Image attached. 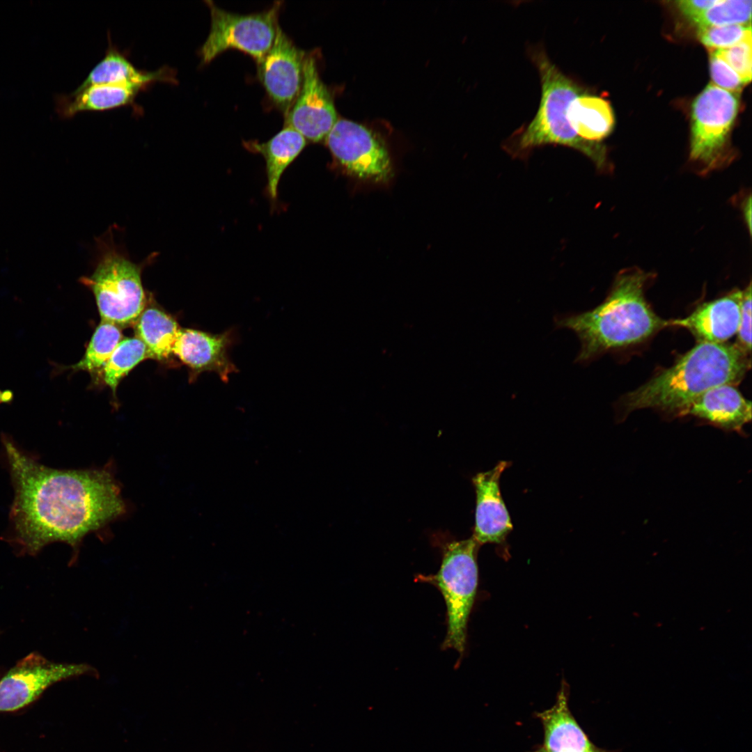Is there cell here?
I'll use <instances>...</instances> for the list:
<instances>
[{"label": "cell", "instance_id": "cell-14", "mask_svg": "<svg viewBox=\"0 0 752 752\" xmlns=\"http://www.w3.org/2000/svg\"><path fill=\"white\" fill-rule=\"evenodd\" d=\"M510 465L509 462L501 461L493 469L478 473L472 479L476 494L472 537L480 546L485 543L501 544L512 530L499 487L500 477Z\"/></svg>", "mask_w": 752, "mask_h": 752}, {"label": "cell", "instance_id": "cell-21", "mask_svg": "<svg viewBox=\"0 0 752 752\" xmlns=\"http://www.w3.org/2000/svg\"><path fill=\"white\" fill-rule=\"evenodd\" d=\"M146 88L141 86L99 84L77 88L68 96L61 97L58 111L69 118L81 112L104 111L132 105L137 95Z\"/></svg>", "mask_w": 752, "mask_h": 752}, {"label": "cell", "instance_id": "cell-2", "mask_svg": "<svg viewBox=\"0 0 752 752\" xmlns=\"http://www.w3.org/2000/svg\"><path fill=\"white\" fill-rule=\"evenodd\" d=\"M649 279L639 269H625L600 304L582 313L555 316L556 328L572 331L579 340L575 362L588 363L605 353L641 343L668 327L645 299Z\"/></svg>", "mask_w": 752, "mask_h": 752}, {"label": "cell", "instance_id": "cell-26", "mask_svg": "<svg viewBox=\"0 0 752 752\" xmlns=\"http://www.w3.org/2000/svg\"><path fill=\"white\" fill-rule=\"evenodd\" d=\"M698 36L700 42L712 52L751 39V26L750 24L698 28Z\"/></svg>", "mask_w": 752, "mask_h": 752}, {"label": "cell", "instance_id": "cell-6", "mask_svg": "<svg viewBox=\"0 0 752 752\" xmlns=\"http://www.w3.org/2000/svg\"><path fill=\"white\" fill-rule=\"evenodd\" d=\"M480 545L473 537L453 540L443 547L442 561L435 574H417L415 580L435 586L446 606L447 631L442 650L454 649L463 656L467 624L477 592V554Z\"/></svg>", "mask_w": 752, "mask_h": 752}, {"label": "cell", "instance_id": "cell-23", "mask_svg": "<svg viewBox=\"0 0 752 752\" xmlns=\"http://www.w3.org/2000/svg\"><path fill=\"white\" fill-rule=\"evenodd\" d=\"M122 339L120 327L113 323L101 320L91 338L82 359L79 362L72 366H65L49 361L54 368L51 373V377L66 370H72L73 372L84 370L90 373L99 372L102 370Z\"/></svg>", "mask_w": 752, "mask_h": 752}, {"label": "cell", "instance_id": "cell-1", "mask_svg": "<svg viewBox=\"0 0 752 752\" xmlns=\"http://www.w3.org/2000/svg\"><path fill=\"white\" fill-rule=\"evenodd\" d=\"M15 497L10 512L12 541L38 552L53 542L77 548L88 533L125 510L118 485L105 470L47 467L2 434Z\"/></svg>", "mask_w": 752, "mask_h": 752}, {"label": "cell", "instance_id": "cell-19", "mask_svg": "<svg viewBox=\"0 0 752 752\" xmlns=\"http://www.w3.org/2000/svg\"><path fill=\"white\" fill-rule=\"evenodd\" d=\"M306 144V139L288 126H284L265 142L260 143L256 140L243 141V146L247 150L260 154L265 160L266 191L272 204L277 201L278 186L283 173Z\"/></svg>", "mask_w": 752, "mask_h": 752}, {"label": "cell", "instance_id": "cell-10", "mask_svg": "<svg viewBox=\"0 0 752 752\" xmlns=\"http://www.w3.org/2000/svg\"><path fill=\"white\" fill-rule=\"evenodd\" d=\"M86 664L55 663L33 652L19 661L0 680V712L20 709L49 687L72 677L97 674Z\"/></svg>", "mask_w": 752, "mask_h": 752}, {"label": "cell", "instance_id": "cell-17", "mask_svg": "<svg viewBox=\"0 0 752 752\" xmlns=\"http://www.w3.org/2000/svg\"><path fill=\"white\" fill-rule=\"evenodd\" d=\"M568 698L567 685L563 684L556 703L536 714L542 724L544 740L534 752H586L595 747L572 714Z\"/></svg>", "mask_w": 752, "mask_h": 752}, {"label": "cell", "instance_id": "cell-27", "mask_svg": "<svg viewBox=\"0 0 752 752\" xmlns=\"http://www.w3.org/2000/svg\"><path fill=\"white\" fill-rule=\"evenodd\" d=\"M751 39H748L732 47L712 52L731 67L746 84L751 79Z\"/></svg>", "mask_w": 752, "mask_h": 752}, {"label": "cell", "instance_id": "cell-22", "mask_svg": "<svg viewBox=\"0 0 752 752\" xmlns=\"http://www.w3.org/2000/svg\"><path fill=\"white\" fill-rule=\"evenodd\" d=\"M134 327L135 336L146 345L149 358L168 359L180 329L178 322L159 308L147 305Z\"/></svg>", "mask_w": 752, "mask_h": 752}, {"label": "cell", "instance_id": "cell-9", "mask_svg": "<svg viewBox=\"0 0 752 752\" xmlns=\"http://www.w3.org/2000/svg\"><path fill=\"white\" fill-rule=\"evenodd\" d=\"M336 162L350 175L374 182L392 176L389 152L370 130L353 121L338 119L325 139Z\"/></svg>", "mask_w": 752, "mask_h": 752}, {"label": "cell", "instance_id": "cell-5", "mask_svg": "<svg viewBox=\"0 0 752 752\" xmlns=\"http://www.w3.org/2000/svg\"><path fill=\"white\" fill-rule=\"evenodd\" d=\"M109 237L98 240L99 255L93 272L79 281L94 295L101 320L119 327L134 325L147 306L142 283L143 269L154 261L157 253L135 263Z\"/></svg>", "mask_w": 752, "mask_h": 752}, {"label": "cell", "instance_id": "cell-34", "mask_svg": "<svg viewBox=\"0 0 752 752\" xmlns=\"http://www.w3.org/2000/svg\"><path fill=\"white\" fill-rule=\"evenodd\" d=\"M1 392H2V391H1V390H0V404L1 403Z\"/></svg>", "mask_w": 752, "mask_h": 752}, {"label": "cell", "instance_id": "cell-7", "mask_svg": "<svg viewBox=\"0 0 752 752\" xmlns=\"http://www.w3.org/2000/svg\"><path fill=\"white\" fill-rule=\"evenodd\" d=\"M211 17L210 29L198 51L202 64H207L228 49H237L258 63L272 47L279 25L282 1L257 13L239 14L226 11L205 1Z\"/></svg>", "mask_w": 752, "mask_h": 752}, {"label": "cell", "instance_id": "cell-12", "mask_svg": "<svg viewBox=\"0 0 752 752\" xmlns=\"http://www.w3.org/2000/svg\"><path fill=\"white\" fill-rule=\"evenodd\" d=\"M285 118V126L313 143L325 140L338 120L333 100L320 77L312 54L306 56L300 92Z\"/></svg>", "mask_w": 752, "mask_h": 752}, {"label": "cell", "instance_id": "cell-4", "mask_svg": "<svg viewBox=\"0 0 752 752\" xmlns=\"http://www.w3.org/2000/svg\"><path fill=\"white\" fill-rule=\"evenodd\" d=\"M528 52L540 75V104L533 120L507 140L506 149L514 156H523L537 147L560 145L582 152L598 168H605L606 162L603 147L578 136L567 119L570 103L586 88L579 81L564 74L550 60L542 46H531Z\"/></svg>", "mask_w": 752, "mask_h": 752}, {"label": "cell", "instance_id": "cell-11", "mask_svg": "<svg viewBox=\"0 0 752 752\" xmlns=\"http://www.w3.org/2000/svg\"><path fill=\"white\" fill-rule=\"evenodd\" d=\"M306 56L279 26L272 47L257 63L260 81L285 116L300 92Z\"/></svg>", "mask_w": 752, "mask_h": 752}, {"label": "cell", "instance_id": "cell-20", "mask_svg": "<svg viewBox=\"0 0 752 752\" xmlns=\"http://www.w3.org/2000/svg\"><path fill=\"white\" fill-rule=\"evenodd\" d=\"M567 116L575 134L593 143L605 139L614 125L613 111L609 102L588 93L586 89L571 101Z\"/></svg>", "mask_w": 752, "mask_h": 752}, {"label": "cell", "instance_id": "cell-33", "mask_svg": "<svg viewBox=\"0 0 752 752\" xmlns=\"http://www.w3.org/2000/svg\"><path fill=\"white\" fill-rule=\"evenodd\" d=\"M586 752H608V751H604V750H602L601 749H599L597 746H595L593 749H591V750H590L588 751H586Z\"/></svg>", "mask_w": 752, "mask_h": 752}, {"label": "cell", "instance_id": "cell-25", "mask_svg": "<svg viewBox=\"0 0 752 752\" xmlns=\"http://www.w3.org/2000/svg\"><path fill=\"white\" fill-rule=\"evenodd\" d=\"M751 0H719L692 20L698 28L733 24H750Z\"/></svg>", "mask_w": 752, "mask_h": 752}, {"label": "cell", "instance_id": "cell-24", "mask_svg": "<svg viewBox=\"0 0 752 752\" xmlns=\"http://www.w3.org/2000/svg\"><path fill=\"white\" fill-rule=\"evenodd\" d=\"M147 358V348L140 339L136 336L122 339L102 370L103 381L114 396L120 380Z\"/></svg>", "mask_w": 752, "mask_h": 752}, {"label": "cell", "instance_id": "cell-13", "mask_svg": "<svg viewBox=\"0 0 752 752\" xmlns=\"http://www.w3.org/2000/svg\"><path fill=\"white\" fill-rule=\"evenodd\" d=\"M238 340L235 328L220 334L180 328L172 354L190 370L191 379L203 372H214L228 383L229 376L239 370L230 358L229 351Z\"/></svg>", "mask_w": 752, "mask_h": 752}, {"label": "cell", "instance_id": "cell-29", "mask_svg": "<svg viewBox=\"0 0 752 752\" xmlns=\"http://www.w3.org/2000/svg\"><path fill=\"white\" fill-rule=\"evenodd\" d=\"M737 338L735 343L746 354L751 350V285L743 290L740 318L737 331Z\"/></svg>", "mask_w": 752, "mask_h": 752}, {"label": "cell", "instance_id": "cell-28", "mask_svg": "<svg viewBox=\"0 0 752 752\" xmlns=\"http://www.w3.org/2000/svg\"><path fill=\"white\" fill-rule=\"evenodd\" d=\"M712 84L733 93H739L745 84L739 75L714 52L710 56Z\"/></svg>", "mask_w": 752, "mask_h": 752}, {"label": "cell", "instance_id": "cell-3", "mask_svg": "<svg viewBox=\"0 0 752 752\" xmlns=\"http://www.w3.org/2000/svg\"><path fill=\"white\" fill-rule=\"evenodd\" d=\"M750 368L749 354L735 344L698 342L672 366L625 395L621 413L651 408L684 416L696 398L718 386L737 385Z\"/></svg>", "mask_w": 752, "mask_h": 752}, {"label": "cell", "instance_id": "cell-32", "mask_svg": "<svg viewBox=\"0 0 752 752\" xmlns=\"http://www.w3.org/2000/svg\"><path fill=\"white\" fill-rule=\"evenodd\" d=\"M14 394L11 390H5L1 392V402L3 403L10 404L13 400Z\"/></svg>", "mask_w": 752, "mask_h": 752}, {"label": "cell", "instance_id": "cell-18", "mask_svg": "<svg viewBox=\"0 0 752 752\" xmlns=\"http://www.w3.org/2000/svg\"><path fill=\"white\" fill-rule=\"evenodd\" d=\"M156 82L177 84L176 72L168 66L152 72L139 70L116 46L109 44L104 56L77 88L108 84L141 86L146 89Z\"/></svg>", "mask_w": 752, "mask_h": 752}, {"label": "cell", "instance_id": "cell-30", "mask_svg": "<svg viewBox=\"0 0 752 752\" xmlns=\"http://www.w3.org/2000/svg\"><path fill=\"white\" fill-rule=\"evenodd\" d=\"M719 0H683L676 1L680 12L687 18L694 20Z\"/></svg>", "mask_w": 752, "mask_h": 752}, {"label": "cell", "instance_id": "cell-8", "mask_svg": "<svg viewBox=\"0 0 752 752\" xmlns=\"http://www.w3.org/2000/svg\"><path fill=\"white\" fill-rule=\"evenodd\" d=\"M739 108L736 94L712 84L707 86L691 105L690 157L707 172L725 162L728 133Z\"/></svg>", "mask_w": 752, "mask_h": 752}, {"label": "cell", "instance_id": "cell-31", "mask_svg": "<svg viewBox=\"0 0 752 752\" xmlns=\"http://www.w3.org/2000/svg\"><path fill=\"white\" fill-rule=\"evenodd\" d=\"M743 212L745 221L747 223L748 228L751 233V198L749 196L746 198L742 204Z\"/></svg>", "mask_w": 752, "mask_h": 752}, {"label": "cell", "instance_id": "cell-16", "mask_svg": "<svg viewBox=\"0 0 752 752\" xmlns=\"http://www.w3.org/2000/svg\"><path fill=\"white\" fill-rule=\"evenodd\" d=\"M692 416L725 431L742 433L751 420V402L735 385L712 388L696 398L684 416Z\"/></svg>", "mask_w": 752, "mask_h": 752}, {"label": "cell", "instance_id": "cell-15", "mask_svg": "<svg viewBox=\"0 0 752 752\" xmlns=\"http://www.w3.org/2000/svg\"><path fill=\"white\" fill-rule=\"evenodd\" d=\"M743 290H735L698 306L689 315L668 321V327L687 329L697 343H725L737 334Z\"/></svg>", "mask_w": 752, "mask_h": 752}]
</instances>
